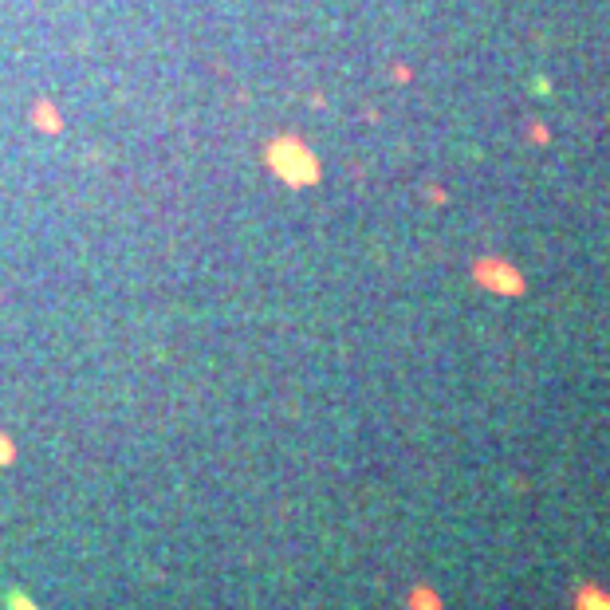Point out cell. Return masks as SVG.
Listing matches in <instances>:
<instances>
[{"mask_svg":"<svg viewBox=\"0 0 610 610\" xmlns=\"http://www.w3.org/2000/svg\"><path fill=\"white\" fill-rule=\"evenodd\" d=\"M406 607H409V610H441L445 602H441L437 591H430V587H414V591L406 595Z\"/></svg>","mask_w":610,"mask_h":610,"instance_id":"1","label":"cell"},{"mask_svg":"<svg viewBox=\"0 0 610 610\" xmlns=\"http://www.w3.org/2000/svg\"><path fill=\"white\" fill-rule=\"evenodd\" d=\"M575 610H610V595L599 587H583L575 595Z\"/></svg>","mask_w":610,"mask_h":610,"instance_id":"2","label":"cell"},{"mask_svg":"<svg viewBox=\"0 0 610 610\" xmlns=\"http://www.w3.org/2000/svg\"><path fill=\"white\" fill-rule=\"evenodd\" d=\"M12 602H16V610H36L32 599H24V595H12Z\"/></svg>","mask_w":610,"mask_h":610,"instance_id":"3","label":"cell"}]
</instances>
